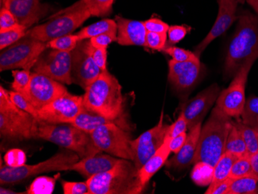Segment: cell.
Listing matches in <instances>:
<instances>
[{
    "instance_id": "cell-1",
    "label": "cell",
    "mask_w": 258,
    "mask_h": 194,
    "mask_svg": "<svg viewBox=\"0 0 258 194\" xmlns=\"http://www.w3.org/2000/svg\"><path fill=\"white\" fill-rule=\"evenodd\" d=\"M84 107L101 116L118 121L128 131L124 118L125 99L118 79L108 71H102L95 82L85 89Z\"/></svg>"
},
{
    "instance_id": "cell-2",
    "label": "cell",
    "mask_w": 258,
    "mask_h": 194,
    "mask_svg": "<svg viewBox=\"0 0 258 194\" xmlns=\"http://www.w3.org/2000/svg\"><path fill=\"white\" fill-rule=\"evenodd\" d=\"M238 24L229 44L224 75L234 77L249 59L258 56V18L249 12L238 17Z\"/></svg>"
},
{
    "instance_id": "cell-3",
    "label": "cell",
    "mask_w": 258,
    "mask_h": 194,
    "mask_svg": "<svg viewBox=\"0 0 258 194\" xmlns=\"http://www.w3.org/2000/svg\"><path fill=\"white\" fill-rule=\"evenodd\" d=\"M231 117L216 106L210 118L201 128L192 163H208L215 166L226 152L227 137L231 127Z\"/></svg>"
},
{
    "instance_id": "cell-4",
    "label": "cell",
    "mask_w": 258,
    "mask_h": 194,
    "mask_svg": "<svg viewBox=\"0 0 258 194\" xmlns=\"http://www.w3.org/2000/svg\"><path fill=\"white\" fill-rule=\"evenodd\" d=\"M128 159H120L110 170L87 179L90 194H139L144 190L139 169Z\"/></svg>"
},
{
    "instance_id": "cell-5",
    "label": "cell",
    "mask_w": 258,
    "mask_h": 194,
    "mask_svg": "<svg viewBox=\"0 0 258 194\" xmlns=\"http://www.w3.org/2000/svg\"><path fill=\"white\" fill-rule=\"evenodd\" d=\"M38 120L20 109L10 97V91L0 87V135L1 138L23 141L37 138Z\"/></svg>"
},
{
    "instance_id": "cell-6",
    "label": "cell",
    "mask_w": 258,
    "mask_h": 194,
    "mask_svg": "<svg viewBox=\"0 0 258 194\" xmlns=\"http://www.w3.org/2000/svg\"><path fill=\"white\" fill-rule=\"evenodd\" d=\"M37 138L72 150L79 156L80 159L101 153L93 142L90 133L71 123H49L39 120Z\"/></svg>"
},
{
    "instance_id": "cell-7",
    "label": "cell",
    "mask_w": 258,
    "mask_h": 194,
    "mask_svg": "<svg viewBox=\"0 0 258 194\" xmlns=\"http://www.w3.org/2000/svg\"><path fill=\"white\" fill-rule=\"evenodd\" d=\"M92 17L81 0L50 17L48 21L27 30L25 37L48 43L53 39L72 34Z\"/></svg>"
},
{
    "instance_id": "cell-8",
    "label": "cell",
    "mask_w": 258,
    "mask_h": 194,
    "mask_svg": "<svg viewBox=\"0 0 258 194\" xmlns=\"http://www.w3.org/2000/svg\"><path fill=\"white\" fill-rule=\"evenodd\" d=\"M79 156L72 150H66L53 155L50 159L34 165L24 164L17 167L3 166L0 168V185L16 184L32 176L54 171L70 170L80 160Z\"/></svg>"
},
{
    "instance_id": "cell-9",
    "label": "cell",
    "mask_w": 258,
    "mask_h": 194,
    "mask_svg": "<svg viewBox=\"0 0 258 194\" xmlns=\"http://www.w3.org/2000/svg\"><path fill=\"white\" fill-rule=\"evenodd\" d=\"M48 43L24 37L14 44L1 50L0 71L23 69L30 71L40 55L48 48Z\"/></svg>"
},
{
    "instance_id": "cell-10",
    "label": "cell",
    "mask_w": 258,
    "mask_h": 194,
    "mask_svg": "<svg viewBox=\"0 0 258 194\" xmlns=\"http://www.w3.org/2000/svg\"><path fill=\"white\" fill-rule=\"evenodd\" d=\"M91 139L101 152L115 157L133 160L131 136L115 123L98 127L91 133Z\"/></svg>"
},
{
    "instance_id": "cell-11",
    "label": "cell",
    "mask_w": 258,
    "mask_h": 194,
    "mask_svg": "<svg viewBox=\"0 0 258 194\" xmlns=\"http://www.w3.org/2000/svg\"><path fill=\"white\" fill-rule=\"evenodd\" d=\"M257 58L258 56H254L247 60V63L233 77V81L228 88L220 92L216 101V106L231 118L238 119L241 116L246 103L245 89L249 72Z\"/></svg>"
},
{
    "instance_id": "cell-12",
    "label": "cell",
    "mask_w": 258,
    "mask_h": 194,
    "mask_svg": "<svg viewBox=\"0 0 258 194\" xmlns=\"http://www.w3.org/2000/svg\"><path fill=\"white\" fill-rule=\"evenodd\" d=\"M72 52L46 49L33 67L36 73L46 75L56 82L72 85Z\"/></svg>"
},
{
    "instance_id": "cell-13",
    "label": "cell",
    "mask_w": 258,
    "mask_h": 194,
    "mask_svg": "<svg viewBox=\"0 0 258 194\" xmlns=\"http://www.w3.org/2000/svg\"><path fill=\"white\" fill-rule=\"evenodd\" d=\"M170 126L171 124L164 123L162 115L157 125L145 132L136 140H132L133 162L139 170L163 144Z\"/></svg>"
},
{
    "instance_id": "cell-14",
    "label": "cell",
    "mask_w": 258,
    "mask_h": 194,
    "mask_svg": "<svg viewBox=\"0 0 258 194\" xmlns=\"http://www.w3.org/2000/svg\"><path fill=\"white\" fill-rule=\"evenodd\" d=\"M83 107V96L72 95L66 91L61 96L38 110L39 120L49 123H71Z\"/></svg>"
},
{
    "instance_id": "cell-15",
    "label": "cell",
    "mask_w": 258,
    "mask_h": 194,
    "mask_svg": "<svg viewBox=\"0 0 258 194\" xmlns=\"http://www.w3.org/2000/svg\"><path fill=\"white\" fill-rule=\"evenodd\" d=\"M72 82L86 89L99 76L102 71L88 53L85 40H81L72 52Z\"/></svg>"
},
{
    "instance_id": "cell-16",
    "label": "cell",
    "mask_w": 258,
    "mask_h": 194,
    "mask_svg": "<svg viewBox=\"0 0 258 194\" xmlns=\"http://www.w3.org/2000/svg\"><path fill=\"white\" fill-rule=\"evenodd\" d=\"M66 91L68 90L60 82L33 72L27 99L39 110L61 96Z\"/></svg>"
},
{
    "instance_id": "cell-17",
    "label": "cell",
    "mask_w": 258,
    "mask_h": 194,
    "mask_svg": "<svg viewBox=\"0 0 258 194\" xmlns=\"http://www.w3.org/2000/svg\"><path fill=\"white\" fill-rule=\"evenodd\" d=\"M220 93V88L214 84L184 104L182 113L186 120L188 130L202 122L209 110L217 101Z\"/></svg>"
},
{
    "instance_id": "cell-18",
    "label": "cell",
    "mask_w": 258,
    "mask_h": 194,
    "mask_svg": "<svg viewBox=\"0 0 258 194\" xmlns=\"http://www.w3.org/2000/svg\"><path fill=\"white\" fill-rule=\"evenodd\" d=\"M217 3L219 11L217 20L207 37L195 48L194 53L199 58L210 43L225 33L237 19V0H217Z\"/></svg>"
},
{
    "instance_id": "cell-19",
    "label": "cell",
    "mask_w": 258,
    "mask_h": 194,
    "mask_svg": "<svg viewBox=\"0 0 258 194\" xmlns=\"http://www.w3.org/2000/svg\"><path fill=\"white\" fill-rule=\"evenodd\" d=\"M1 4L14 14L19 24L27 29L38 23L48 11L47 6L40 4V0H1Z\"/></svg>"
},
{
    "instance_id": "cell-20",
    "label": "cell",
    "mask_w": 258,
    "mask_h": 194,
    "mask_svg": "<svg viewBox=\"0 0 258 194\" xmlns=\"http://www.w3.org/2000/svg\"><path fill=\"white\" fill-rule=\"evenodd\" d=\"M169 81L178 91H184L194 86L201 73L200 59L191 61L169 63Z\"/></svg>"
},
{
    "instance_id": "cell-21",
    "label": "cell",
    "mask_w": 258,
    "mask_h": 194,
    "mask_svg": "<svg viewBox=\"0 0 258 194\" xmlns=\"http://www.w3.org/2000/svg\"><path fill=\"white\" fill-rule=\"evenodd\" d=\"M118 26L117 42L122 46H144L146 47L147 30L143 22L128 20L117 16Z\"/></svg>"
},
{
    "instance_id": "cell-22",
    "label": "cell",
    "mask_w": 258,
    "mask_h": 194,
    "mask_svg": "<svg viewBox=\"0 0 258 194\" xmlns=\"http://www.w3.org/2000/svg\"><path fill=\"white\" fill-rule=\"evenodd\" d=\"M120 159L110 154L99 153L95 156L80 159L71 167L70 170L76 171L88 179L112 169Z\"/></svg>"
},
{
    "instance_id": "cell-23",
    "label": "cell",
    "mask_w": 258,
    "mask_h": 194,
    "mask_svg": "<svg viewBox=\"0 0 258 194\" xmlns=\"http://www.w3.org/2000/svg\"><path fill=\"white\" fill-rule=\"evenodd\" d=\"M202 128V122L189 130V134L187 135L186 140L181 150L175 153V156L166 162V167L169 169H182L192 164L197 151L199 137Z\"/></svg>"
},
{
    "instance_id": "cell-24",
    "label": "cell",
    "mask_w": 258,
    "mask_h": 194,
    "mask_svg": "<svg viewBox=\"0 0 258 194\" xmlns=\"http://www.w3.org/2000/svg\"><path fill=\"white\" fill-rule=\"evenodd\" d=\"M171 139L172 138L170 136H168L162 146L154 153L153 156H151L150 159L145 163L144 166L139 169L141 182L144 186H146L151 178L154 176L167 161L168 157L171 153L170 149H169V142H170Z\"/></svg>"
},
{
    "instance_id": "cell-25",
    "label": "cell",
    "mask_w": 258,
    "mask_h": 194,
    "mask_svg": "<svg viewBox=\"0 0 258 194\" xmlns=\"http://www.w3.org/2000/svg\"><path fill=\"white\" fill-rule=\"evenodd\" d=\"M110 123H115V124H118L121 128H124L122 124L118 122V121H114V120L101 116V115H98L97 113L92 112V111H89V110L86 109L85 107H83V108L81 109V112L71 122V124H73L77 128L91 134L98 127L101 126L103 124H110Z\"/></svg>"
},
{
    "instance_id": "cell-26",
    "label": "cell",
    "mask_w": 258,
    "mask_h": 194,
    "mask_svg": "<svg viewBox=\"0 0 258 194\" xmlns=\"http://www.w3.org/2000/svg\"><path fill=\"white\" fill-rule=\"evenodd\" d=\"M238 158V156L228 152H225L224 153L214 166V177L208 189L206 191V194L210 193V191L212 190L217 184L229 177L232 166Z\"/></svg>"
},
{
    "instance_id": "cell-27",
    "label": "cell",
    "mask_w": 258,
    "mask_h": 194,
    "mask_svg": "<svg viewBox=\"0 0 258 194\" xmlns=\"http://www.w3.org/2000/svg\"><path fill=\"white\" fill-rule=\"evenodd\" d=\"M103 33L118 34V26L115 20H110V19L100 20L80 30L77 33V36L81 41V40L93 38Z\"/></svg>"
},
{
    "instance_id": "cell-28",
    "label": "cell",
    "mask_w": 258,
    "mask_h": 194,
    "mask_svg": "<svg viewBox=\"0 0 258 194\" xmlns=\"http://www.w3.org/2000/svg\"><path fill=\"white\" fill-rule=\"evenodd\" d=\"M226 152L232 153L240 157L247 154V149L246 143L243 140V136L240 130L234 123L232 122L228 137H227Z\"/></svg>"
},
{
    "instance_id": "cell-29",
    "label": "cell",
    "mask_w": 258,
    "mask_h": 194,
    "mask_svg": "<svg viewBox=\"0 0 258 194\" xmlns=\"http://www.w3.org/2000/svg\"><path fill=\"white\" fill-rule=\"evenodd\" d=\"M258 193V179L253 176L233 179L227 194Z\"/></svg>"
},
{
    "instance_id": "cell-30",
    "label": "cell",
    "mask_w": 258,
    "mask_h": 194,
    "mask_svg": "<svg viewBox=\"0 0 258 194\" xmlns=\"http://www.w3.org/2000/svg\"><path fill=\"white\" fill-rule=\"evenodd\" d=\"M214 167L208 163L200 162L196 163L191 178L198 186H209L214 177Z\"/></svg>"
},
{
    "instance_id": "cell-31",
    "label": "cell",
    "mask_w": 258,
    "mask_h": 194,
    "mask_svg": "<svg viewBox=\"0 0 258 194\" xmlns=\"http://www.w3.org/2000/svg\"><path fill=\"white\" fill-rule=\"evenodd\" d=\"M240 117L243 124L258 130V97L250 96L246 100Z\"/></svg>"
},
{
    "instance_id": "cell-32",
    "label": "cell",
    "mask_w": 258,
    "mask_h": 194,
    "mask_svg": "<svg viewBox=\"0 0 258 194\" xmlns=\"http://www.w3.org/2000/svg\"><path fill=\"white\" fill-rule=\"evenodd\" d=\"M240 130L243 140L247 146V153L249 155L253 154L258 151V130L248 126L247 124H243L241 121H233Z\"/></svg>"
},
{
    "instance_id": "cell-33",
    "label": "cell",
    "mask_w": 258,
    "mask_h": 194,
    "mask_svg": "<svg viewBox=\"0 0 258 194\" xmlns=\"http://www.w3.org/2000/svg\"><path fill=\"white\" fill-rule=\"evenodd\" d=\"M12 74L14 77V82L11 84L12 89L27 98L33 73L27 70H13Z\"/></svg>"
},
{
    "instance_id": "cell-34",
    "label": "cell",
    "mask_w": 258,
    "mask_h": 194,
    "mask_svg": "<svg viewBox=\"0 0 258 194\" xmlns=\"http://www.w3.org/2000/svg\"><path fill=\"white\" fill-rule=\"evenodd\" d=\"M92 17H106L112 12L114 0H81Z\"/></svg>"
},
{
    "instance_id": "cell-35",
    "label": "cell",
    "mask_w": 258,
    "mask_h": 194,
    "mask_svg": "<svg viewBox=\"0 0 258 194\" xmlns=\"http://www.w3.org/2000/svg\"><path fill=\"white\" fill-rule=\"evenodd\" d=\"M253 176L251 165H250V155L240 156L234 162L232 166L229 177L235 179L244 176Z\"/></svg>"
},
{
    "instance_id": "cell-36",
    "label": "cell",
    "mask_w": 258,
    "mask_h": 194,
    "mask_svg": "<svg viewBox=\"0 0 258 194\" xmlns=\"http://www.w3.org/2000/svg\"><path fill=\"white\" fill-rule=\"evenodd\" d=\"M27 28L19 26L16 28L0 32V50H2L25 37Z\"/></svg>"
},
{
    "instance_id": "cell-37",
    "label": "cell",
    "mask_w": 258,
    "mask_h": 194,
    "mask_svg": "<svg viewBox=\"0 0 258 194\" xmlns=\"http://www.w3.org/2000/svg\"><path fill=\"white\" fill-rule=\"evenodd\" d=\"M79 41V38L77 34H68L50 40L48 42V46L50 48L54 50L72 52L76 48Z\"/></svg>"
},
{
    "instance_id": "cell-38",
    "label": "cell",
    "mask_w": 258,
    "mask_h": 194,
    "mask_svg": "<svg viewBox=\"0 0 258 194\" xmlns=\"http://www.w3.org/2000/svg\"><path fill=\"white\" fill-rule=\"evenodd\" d=\"M55 180L56 179L53 178L40 176L32 182L27 193L51 194L54 190Z\"/></svg>"
},
{
    "instance_id": "cell-39",
    "label": "cell",
    "mask_w": 258,
    "mask_h": 194,
    "mask_svg": "<svg viewBox=\"0 0 258 194\" xmlns=\"http://www.w3.org/2000/svg\"><path fill=\"white\" fill-rule=\"evenodd\" d=\"M164 52L172 56V60L178 62L191 61V60H199V57L196 56L195 53L185 49L179 47L169 46L164 48Z\"/></svg>"
},
{
    "instance_id": "cell-40",
    "label": "cell",
    "mask_w": 258,
    "mask_h": 194,
    "mask_svg": "<svg viewBox=\"0 0 258 194\" xmlns=\"http://www.w3.org/2000/svg\"><path fill=\"white\" fill-rule=\"evenodd\" d=\"M10 94L11 99L13 100L17 107H19L20 109L23 110V111L30 113V115H33L35 118L39 120L38 109L35 108L25 97L15 91H10Z\"/></svg>"
},
{
    "instance_id": "cell-41",
    "label": "cell",
    "mask_w": 258,
    "mask_h": 194,
    "mask_svg": "<svg viewBox=\"0 0 258 194\" xmlns=\"http://www.w3.org/2000/svg\"><path fill=\"white\" fill-rule=\"evenodd\" d=\"M85 44L88 53L95 60L101 71L107 70V49L98 48L91 44L89 40H85Z\"/></svg>"
},
{
    "instance_id": "cell-42",
    "label": "cell",
    "mask_w": 258,
    "mask_h": 194,
    "mask_svg": "<svg viewBox=\"0 0 258 194\" xmlns=\"http://www.w3.org/2000/svg\"><path fill=\"white\" fill-rule=\"evenodd\" d=\"M167 33L148 32L146 35V47L153 50H163L166 47Z\"/></svg>"
},
{
    "instance_id": "cell-43",
    "label": "cell",
    "mask_w": 258,
    "mask_h": 194,
    "mask_svg": "<svg viewBox=\"0 0 258 194\" xmlns=\"http://www.w3.org/2000/svg\"><path fill=\"white\" fill-rule=\"evenodd\" d=\"M6 165L11 167L23 166L27 162L25 153L20 149L10 150L4 156Z\"/></svg>"
},
{
    "instance_id": "cell-44",
    "label": "cell",
    "mask_w": 258,
    "mask_h": 194,
    "mask_svg": "<svg viewBox=\"0 0 258 194\" xmlns=\"http://www.w3.org/2000/svg\"><path fill=\"white\" fill-rule=\"evenodd\" d=\"M64 194H90L89 186L87 182H69L61 181Z\"/></svg>"
},
{
    "instance_id": "cell-45",
    "label": "cell",
    "mask_w": 258,
    "mask_h": 194,
    "mask_svg": "<svg viewBox=\"0 0 258 194\" xmlns=\"http://www.w3.org/2000/svg\"><path fill=\"white\" fill-rule=\"evenodd\" d=\"M19 26L20 24H19L14 14L8 9L2 7L0 11V32L16 28Z\"/></svg>"
},
{
    "instance_id": "cell-46",
    "label": "cell",
    "mask_w": 258,
    "mask_h": 194,
    "mask_svg": "<svg viewBox=\"0 0 258 194\" xmlns=\"http://www.w3.org/2000/svg\"><path fill=\"white\" fill-rule=\"evenodd\" d=\"M117 35L114 33H103L101 35L90 39V42L94 47L107 49L110 43L117 41Z\"/></svg>"
},
{
    "instance_id": "cell-47",
    "label": "cell",
    "mask_w": 258,
    "mask_h": 194,
    "mask_svg": "<svg viewBox=\"0 0 258 194\" xmlns=\"http://www.w3.org/2000/svg\"><path fill=\"white\" fill-rule=\"evenodd\" d=\"M148 32L158 33H167L169 26L159 19L151 18L143 22Z\"/></svg>"
},
{
    "instance_id": "cell-48",
    "label": "cell",
    "mask_w": 258,
    "mask_h": 194,
    "mask_svg": "<svg viewBox=\"0 0 258 194\" xmlns=\"http://www.w3.org/2000/svg\"><path fill=\"white\" fill-rule=\"evenodd\" d=\"M188 30L183 26H172L168 30L169 43L175 44L179 43L186 35Z\"/></svg>"
},
{
    "instance_id": "cell-49",
    "label": "cell",
    "mask_w": 258,
    "mask_h": 194,
    "mask_svg": "<svg viewBox=\"0 0 258 194\" xmlns=\"http://www.w3.org/2000/svg\"><path fill=\"white\" fill-rule=\"evenodd\" d=\"M187 130H188V124H187L186 120L183 114L181 112L178 119L173 124H171L168 136H170L171 138H173L181 133H185Z\"/></svg>"
},
{
    "instance_id": "cell-50",
    "label": "cell",
    "mask_w": 258,
    "mask_h": 194,
    "mask_svg": "<svg viewBox=\"0 0 258 194\" xmlns=\"http://www.w3.org/2000/svg\"><path fill=\"white\" fill-rule=\"evenodd\" d=\"M187 134L185 133H181L177 136L171 139L169 142V149L172 153H176L181 150V148L183 146L186 140Z\"/></svg>"
},
{
    "instance_id": "cell-51",
    "label": "cell",
    "mask_w": 258,
    "mask_h": 194,
    "mask_svg": "<svg viewBox=\"0 0 258 194\" xmlns=\"http://www.w3.org/2000/svg\"><path fill=\"white\" fill-rule=\"evenodd\" d=\"M233 179L228 177L217 184L209 194H227Z\"/></svg>"
},
{
    "instance_id": "cell-52",
    "label": "cell",
    "mask_w": 258,
    "mask_h": 194,
    "mask_svg": "<svg viewBox=\"0 0 258 194\" xmlns=\"http://www.w3.org/2000/svg\"><path fill=\"white\" fill-rule=\"evenodd\" d=\"M250 165H251L253 176L258 179V151L250 155Z\"/></svg>"
},
{
    "instance_id": "cell-53",
    "label": "cell",
    "mask_w": 258,
    "mask_h": 194,
    "mask_svg": "<svg viewBox=\"0 0 258 194\" xmlns=\"http://www.w3.org/2000/svg\"><path fill=\"white\" fill-rule=\"evenodd\" d=\"M247 1L258 16V0H247Z\"/></svg>"
},
{
    "instance_id": "cell-54",
    "label": "cell",
    "mask_w": 258,
    "mask_h": 194,
    "mask_svg": "<svg viewBox=\"0 0 258 194\" xmlns=\"http://www.w3.org/2000/svg\"><path fill=\"white\" fill-rule=\"evenodd\" d=\"M0 193H1V194H17V193H25V192H14V191L11 190V189H6V188H4V186H1V187H0Z\"/></svg>"
},
{
    "instance_id": "cell-55",
    "label": "cell",
    "mask_w": 258,
    "mask_h": 194,
    "mask_svg": "<svg viewBox=\"0 0 258 194\" xmlns=\"http://www.w3.org/2000/svg\"><path fill=\"white\" fill-rule=\"evenodd\" d=\"M238 1V3H240V4H243V3L245 2V1H247V0H237Z\"/></svg>"
}]
</instances>
